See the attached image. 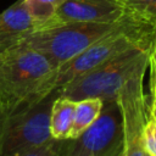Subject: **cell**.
<instances>
[{
    "instance_id": "obj_1",
    "label": "cell",
    "mask_w": 156,
    "mask_h": 156,
    "mask_svg": "<svg viewBox=\"0 0 156 156\" xmlns=\"http://www.w3.org/2000/svg\"><path fill=\"white\" fill-rule=\"evenodd\" d=\"M56 69L48 57L22 40L6 44L0 54V123L55 90Z\"/></svg>"
},
{
    "instance_id": "obj_2",
    "label": "cell",
    "mask_w": 156,
    "mask_h": 156,
    "mask_svg": "<svg viewBox=\"0 0 156 156\" xmlns=\"http://www.w3.org/2000/svg\"><path fill=\"white\" fill-rule=\"evenodd\" d=\"M155 34L156 24L143 21L126 11L113 29L56 69L54 89H60L77 77L130 48H150Z\"/></svg>"
},
{
    "instance_id": "obj_3",
    "label": "cell",
    "mask_w": 156,
    "mask_h": 156,
    "mask_svg": "<svg viewBox=\"0 0 156 156\" xmlns=\"http://www.w3.org/2000/svg\"><path fill=\"white\" fill-rule=\"evenodd\" d=\"M149 50L150 48L144 46L130 48L61 87L58 94L76 101L85 98L116 100L123 84L147 61Z\"/></svg>"
},
{
    "instance_id": "obj_4",
    "label": "cell",
    "mask_w": 156,
    "mask_h": 156,
    "mask_svg": "<svg viewBox=\"0 0 156 156\" xmlns=\"http://www.w3.org/2000/svg\"><path fill=\"white\" fill-rule=\"evenodd\" d=\"M118 22L119 21L115 23H58L34 30L18 40H22L27 45L41 52L56 68H58L113 29Z\"/></svg>"
},
{
    "instance_id": "obj_5",
    "label": "cell",
    "mask_w": 156,
    "mask_h": 156,
    "mask_svg": "<svg viewBox=\"0 0 156 156\" xmlns=\"http://www.w3.org/2000/svg\"><path fill=\"white\" fill-rule=\"evenodd\" d=\"M58 89L39 102L26 107L0 123V156H16L30 147L54 139L49 129V117Z\"/></svg>"
},
{
    "instance_id": "obj_6",
    "label": "cell",
    "mask_w": 156,
    "mask_h": 156,
    "mask_svg": "<svg viewBox=\"0 0 156 156\" xmlns=\"http://www.w3.org/2000/svg\"><path fill=\"white\" fill-rule=\"evenodd\" d=\"M124 152L122 116L116 100L104 101L99 118L74 139H65L62 156H119Z\"/></svg>"
},
{
    "instance_id": "obj_7",
    "label": "cell",
    "mask_w": 156,
    "mask_h": 156,
    "mask_svg": "<svg viewBox=\"0 0 156 156\" xmlns=\"http://www.w3.org/2000/svg\"><path fill=\"white\" fill-rule=\"evenodd\" d=\"M146 69L147 61L136 68L116 98L122 116L124 156H149L144 145V129L149 117L147 96L144 91Z\"/></svg>"
},
{
    "instance_id": "obj_8",
    "label": "cell",
    "mask_w": 156,
    "mask_h": 156,
    "mask_svg": "<svg viewBox=\"0 0 156 156\" xmlns=\"http://www.w3.org/2000/svg\"><path fill=\"white\" fill-rule=\"evenodd\" d=\"M124 13L121 0H65L56 10L52 26L66 22L115 23Z\"/></svg>"
},
{
    "instance_id": "obj_9",
    "label": "cell",
    "mask_w": 156,
    "mask_h": 156,
    "mask_svg": "<svg viewBox=\"0 0 156 156\" xmlns=\"http://www.w3.org/2000/svg\"><path fill=\"white\" fill-rule=\"evenodd\" d=\"M34 30L35 23L24 0H17L0 13V44L13 43Z\"/></svg>"
},
{
    "instance_id": "obj_10",
    "label": "cell",
    "mask_w": 156,
    "mask_h": 156,
    "mask_svg": "<svg viewBox=\"0 0 156 156\" xmlns=\"http://www.w3.org/2000/svg\"><path fill=\"white\" fill-rule=\"evenodd\" d=\"M76 105V100L62 96L60 94H57L54 99L49 117V129L54 139H69L74 121Z\"/></svg>"
},
{
    "instance_id": "obj_11",
    "label": "cell",
    "mask_w": 156,
    "mask_h": 156,
    "mask_svg": "<svg viewBox=\"0 0 156 156\" xmlns=\"http://www.w3.org/2000/svg\"><path fill=\"white\" fill-rule=\"evenodd\" d=\"M104 101L99 98H85L77 101L74 111V121L69 139L79 136L88 129L100 116Z\"/></svg>"
},
{
    "instance_id": "obj_12",
    "label": "cell",
    "mask_w": 156,
    "mask_h": 156,
    "mask_svg": "<svg viewBox=\"0 0 156 156\" xmlns=\"http://www.w3.org/2000/svg\"><path fill=\"white\" fill-rule=\"evenodd\" d=\"M126 11L135 17L156 24V0H121Z\"/></svg>"
},
{
    "instance_id": "obj_13",
    "label": "cell",
    "mask_w": 156,
    "mask_h": 156,
    "mask_svg": "<svg viewBox=\"0 0 156 156\" xmlns=\"http://www.w3.org/2000/svg\"><path fill=\"white\" fill-rule=\"evenodd\" d=\"M147 68L150 69L147 105H149V115H152L156 112V34L154 37L152 44L149 50Z\"/></svg>"
},
{
    "instance_id": "obj_14",
    "label": "cell",
    "mask_w": 156,
    "mask_h": 156,
    "mask_svg": "<svg viewBox=\"0 0 156 156\" xmlns=\"http://www.w3.org/2000/svg\"><path fill=\"white\" fill-rule=\"evenodd\" d=\"M63 140L51 139L50 141L30 147L23 152L17 154L16 156H62Z\"/></svg>"
},
{
    "instance_id": "obj_15",
    "label": "cell",
    "mask_w": 156,
    "mask_h": 156,
    "mask_svg": "<svg viewBox=\"0 0 156 156\" xmlns=\"http://www.w3.org/2000/svg\"><path fill=\"white\" fill-rule=\"evenodd\" d=\"M144 145L149 156H156V115L147 117L144 129Z\"/></svg>"
},
{
    "instance_id": "obj_16",
    "label": "cell",
    "mask_w": 156,
    "mask_h": 156,
    "mask_svg": "<svg viewBox=\"0 0 156 156\" xmlns=\"http://www.w3.org/2000/svg\"><path fill=\"white\" fill-rule=\"evenodd\" d=\"M40 1H44V2H48V4H50V5H52V6H55V7H58L65 0H40Z\"/></svg>"
},
{
    "instance_id": "obj_17",
    "label": "cell",
    "mask_w": 156,
    "mask_h": 156,
    "mask_svg": "<svg viewBox=\"0 0 156 156\" xmlns=\"http://www.w3.org/2000/svg\"><path fill=\"white\" fill-rule=\"evenodd\" d=\"M5 45H6V44H0V54H1V50H2V48H4Z\"/></svg>"
},
{
    "instance_id": "obj_18",
    "label": "cell",
    "mask_w": 156,
    "mask_h": 156,
    "mask_svg": "<svg viewBox=\"0 0 156 156\" xmlns=\"http://www.w3.org/2000/svg\"><path fill=\"white\" fill-rule=\"evenodd\" d=\"M119 156H124V152H123V154H122V155H119Z\"/></svg>"
}]
</instances>
